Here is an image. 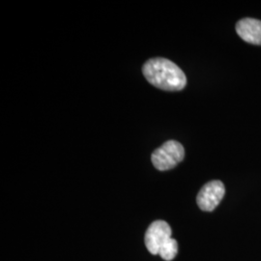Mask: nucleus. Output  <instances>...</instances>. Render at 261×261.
I'll use <instances>...</instances> for the list:
<instances>
[{"label":"nucleus","mask_w":261,"mask_h":261,"mask_svg":"<svg viewBox=\"0 0 261 261\" xmlns=\"http://www.w3.org/2000/svg\"><path fill=\"white\" fill-rule=\"evenodd\" d=\"M178 252V243L175 239L170 238L167 243L161 248L160 250V256L164 260L170 261L175 258Z\"/></svg>","instance_id":"423d86ee"},{"label":"nucleus","mask_w":261,"mask_h":261,"mask_svg":"<svg viewBox=\"0 0 261 261\" xmlns=\"http://www.w3.org/2000/svg\"><path fill=\"white\" fill-rule=\"evenodd\" d=\"M236 32L249 44L261 46V20L252 18L240 19L236 24Z\"/></svg>","instance_id":"39448f33"},{"label":"nucleus","mask_w":261,"mask_h":261,"mask_svg":"<svg viewBox=\"0 0 261 261\" xmlns=\"http://www.w3.org/2000/svg\"><path fill=\"white\" fill-rule=\"evenodd\" d=\"M142 73L150 84L162 90L180 91L186 86L184 72L167 58L149 59L142 67Z\"/></svg>","instance_id":"f257e3e1"},{"label":"nucleus","mask_w":261,"mask_h":261,"mask_svg":"<svg viewBox=\"0 0 261 261\" xmlns=\"http://www.w3.org/2000/svg\"><path fill=\"white\" fill-rule=\"evenodd\" d=\"M185 157L183 145L176 140H168L152 154V163L154 167L161 171L175 168Z\"/></svg>","instance_id":"f03ea898"},{"label":"nucleus","mask_w":261,"mask_h":261,"mask_svg":"<svg viewBox=\"0 0 261 261\" xmlns=\"http://www.w3.org/2000/svg\"><path fill=\"white\" fill-rule=\"evenodd\" d=\"M224 194L225 188L223 182L219 180L210 181L199 191L196 196V203L202 211L211 212L220 204Z\"/></svg>","instance_id":"7ed1b4c3"},{"label":"nucleus","mask_w":261,"mask_h":261,"mask_svg":"<svg viewBox=\"0 0 261 261\" xmlns=\"http://www.w3.org/2000/svg\"><path fill=\"white\" fill-rule=\"evenodd\" d=\"M171 227L165 221H155L150 224L145 233V246L152 254H159L161 248L171 238Z\"/></svg>","instance_id":"20e7f679"}]
</instances>
